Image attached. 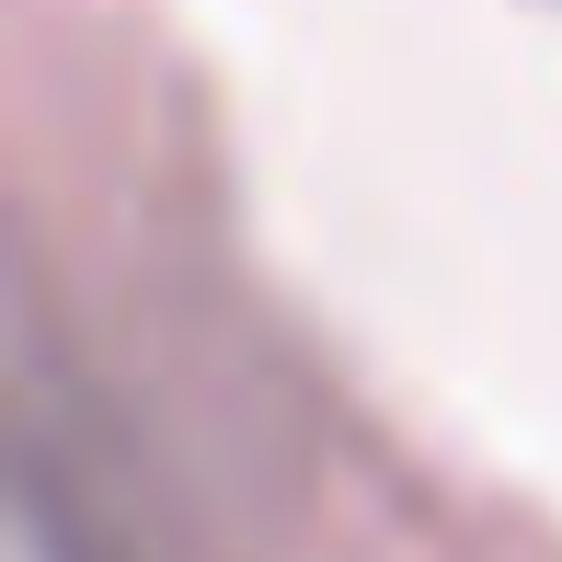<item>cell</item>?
Here are the masks:
<instances>
[{
	"label": "cell",
	"instance_id": "1",
	"mask_svg": "<svg viewBox=\"0 0 562 562\" xmlns=\"http://www.w3.org/2000/svg\"><path fill=\"white\" fill-rule=\"evenodd\" d=\"M23 528L35 562H265V402L195 356H126L104 288H23Z\"/></svg>",
	"mask_w": 562,
	"mask_h": 562
}]
</instances>
